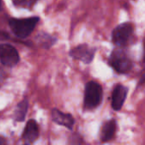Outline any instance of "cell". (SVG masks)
I'll use <instances>...</instances> for the list:
<instances>
[{
    "instance_id": "cell-1",
    "label": "cell",
    "mask_w": 145,
    "mask_h": 145,
    "mask_svg": "<svg viewBox=\"0 0 145 145\" xmlns=\"http://www.w3.org/2000/svg\"><path fill=\"white\" fill-rule=\"evenodd\" d=\"M39 20L40 18L38 16L25 19L11 18L8 20V25L17 37L25 38L32 33Z\"/></svg>"
},
{
    "instance_id": "cell-2",
    "label": "cell",
    "mask_w": 145,
    "mask_h": 145,
    "mask_svg": "<svg viewBox=\"0 0 145 145\" xmlns=\"http://www.w3.org/2000/svg\"><path fill=\"white\" fill-rule=\"evenodd\" d=\"M103 99V88L100 84L91 81L86 84L83 107L87 110H93L99 106Z\"/></svg>"
},
{
    "instance_id": "cell-3",
    "label": "cell",
    "mask_w": 145,
    "mask_h": 145,
    "mask_svg": "<svg viewBox=\"0 0 145 145\" xmlns=\"http://www.w3.org/2000/svg\"><path fill=\"white\" fill-rule=\"evenodd\" d=\"M109 65L119 74L128 73L133 69V61L128 54L122 49H115L110 58Z\"/></svg>"
},
{
    "instance_id": "cell-4",
    "label": "cell",
    "mask_w": 145,
    "mask_h": 145,
    "mask_svg": "<svg viewBox=\"0 0 145 145\" xmlns=\"http://www.w3.org/2000/svg\"><path fill=\"white\" fill-rule=\"evenodd\" d=\"M133 34L134 27L132 23H121L114 29L112 32V41L119 47H125L131 42Z\"/></svg>"
},
{
    "instance_id": "cell-5",
    "label": "cell",
    "mask_w": 145,
    "mask_h": 145,
    "mask_svg": "<svg viewBox=\"0 0 145 145\" xmlns=\"http://www.w3.org/2000/svg\"><path fill=\"white\" fill-rule=\"evenodd\" d=\"M96 48H91L87 43H82L72 48L69 54L74 59L80 60L85 64H90L95 56Z\"/></svg>"
},
{
    "instance_id": "cell-6",
    "label": "cell",
    "mask_w": 145,
    "mask_h": 145,
    "mask_svg": "<svg viewBox=\"0 0 145 145\" xmlns=\"http://www.w3.org/2000/svg\"><path fill=\"white\" fill-rule=\"evenodd\" d=\"M20 61V55L15 48L8 43H0V62L8 67L16 65Z\"/></svg>"
},
{
    "instance_id": "cell-7",
    "label": "cell",
    "mask_w": 145,
    "mask_h": 145,
    "mask_svg": "<svg viewBox=\"0 0 145 145\" xmlns=\"http://www.w3.org/2000/svg\"><path fill=\"white\" fill-rule=\"evenodd\" d=\"M128 93V88L121 84H117L112 93L111 106L114 110L119 111L121 110L124 102L126 101Z\"/></svg>"
},
{
    "instance_id": "cell-8",
    "label": "cell",
    "mask_w": 145,
    "mask_h": 145,
    "mask_svg": "<svg viewBox=\"0 0 145 145\" xmlns=\"http://www.w3.org/2000/svg\"><path fill=\"white\" fill-rule=\"evenodd\" d=\"M51 116L53 121L57 123L58 125L63 126L71 131L73 129L75 121L72 115L68 113H63L58 109H53L51 111Z\"/></svg>"
},
{
    "instance_id": "cell-9",
    "label": "cell",
    "mask_w": 145,
    "mask_h": 145,
    "mask_svg": "<svg viewBox=\"0 0 145 145\" xmlns=\"http://www.w3.org/2000/svg\"><path fill=\"white\" fill-rule=\"evenodd\" d=\"M39 137V127L35 120H29L22 134V140L25 144H33Z\"/></svg>"
},
{
    "instance_id": "cell-10",
    "label": "cell",
    "mask_w": 145,
    "mask_h": 145,
    "mask_svg": "<svg viewBox=\"0 0 145 145\" xmlns=\"http://www.w3.org/2000/svg\"><path fill=\"white\" fill-rule=\"evenodd\" d=\"M116 131V120H110L106 121L101 129L100 133V139L102 142H109L113 139Z\"/></svg>"
},
{
    "instance_id": "cell-11",
    "label": "cell",
    "mask_w": 145,
    "mask_h": 145,
    "mask_svg": "<svg viewBox=\"0 0 145 145\" xmlns=\"http://www.w3.org/2000/svg\"><path fill=\"white\" fill-rule=\"evenodd\" d=\"M28 106H29V103L26 99H24L17 105L14 113V119L15 121L21 122L25 120V116L27 114Z\"/></svg>"
},
{
    "instance_id": "cell-12",
    "label": "cell",
    "mask_w": 145,
    "mask_h": 145,
    "mask_svg": "<svg viewBox=\"0 0 145 145\" xmlns=\"http://www.w3.org/2000/svg\"><path fill=\"white\" fill-rule=\"evenodd\" d=\"M37 39L39 43H41L42 45V47L46 49H48L49 48H51L57 41V39L54 37H52L51 35L45 33V32H41L37 35Z\"/></svg>"
},
{
    "instance_id": "cell-13",
    "label": "cell",
    "mask_w": 145,
    "mask_h": 145,
    "mask_svg": "<svg viewBox=\"0 0 145 145\" xmlns=\"http://www.w3.org/2000/svg\"><path fill=\"white\" fill-rule=\"evenodd\" d=\"M15 7L31 9L37 2V0H12Z\"/></svg>"
},
{
    "instance_id": "cell-14",
    "label": "cell",
    "mask_w": 145,
    "mask_h": 145,
    "mask_svg": "<svg viewBox=\"0 0 145 145\" xmlns=\"http://www.w3.org/2000/svg\"><path fill=\"white\" fill-rule=\"evenodd\" d=\"M6 39H8V35L4 31H0V41H3Z\"/></svg>"
},
{
    "instance_id": "cell-15",
    "label": "cell",
    "mask_w": 145,
    "mask_h": 145,
    "mask_svg": "<svg viewBox=\"0 0 145 145\" xmlns=\"http://www.w3.org/2000/svg\"><path fill=\"white\" fill-rule=\"evenodd\" d=\"M6 144V141L4 140V138H0V144Z\"/></svg>"
},
{
    "instance_id": "cell-16",
    "label": "cell",
    "mask_w": 145,
    "mask_h": 145,
    "mask_svg": "<svg viewBox=\"0 0 145 145\" xmlns=\"http://www.w3.org/2000/svg\"><path fill=\"white\" fill-rule=\"evenodd\" d=\"M1 8H2V4H1V1H0V9H1Z\"/></svg>"
}]
</instances>
